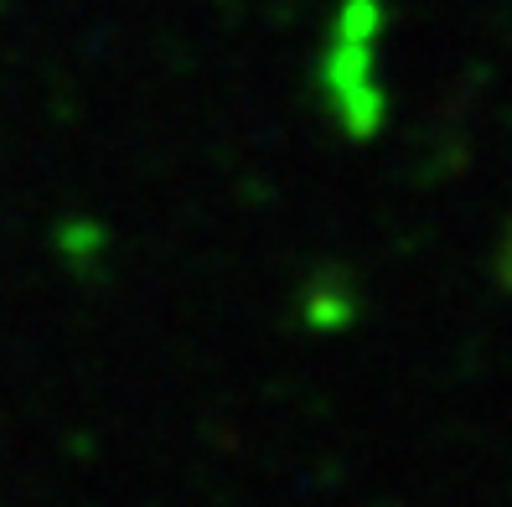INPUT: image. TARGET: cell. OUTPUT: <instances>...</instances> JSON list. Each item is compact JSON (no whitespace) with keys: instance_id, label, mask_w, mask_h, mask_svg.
<instances>
[{"instance_id":"obj_1","label":"cell","mask_w":512,"mask_h":507,"mask_svg":"<svg viewBox=\"0 0 512 507\" xmlns=\"http://www.w3.org/2000/svg\"><path fill=\"white\" fill-rule=\"evenodd\" d=\"M321 94L347 140H373L383 130V88L373 73V42L331 37L321 57Z\"/></svg>"},{"instance_id":"obj_2","label":"cell","mask_w":512,"mask_h":507,"mask_svg":"<svg viewBox=\"0 0 512 507\" xmlns=\"http://www.w3.org/2000/svg\"><path fill=\"white\" fill-rule=\"evenodd\" d=\"M300 321H306L311 332H342L352 321V295H347L342 275H316L300 290Z\"/></svg>"},{"instance_id":"obj_3","label":"cell","mask_w":512,"mask_h":507,"mask_svg":"<svg viewBox=\"0 0 512 507\" xmlns=\"http://www.w3.org/2000/svg\"><path fill=\"white\" fill-rule=\"evenodd\" d=\"M52 244H57V254H63L68 270H94V264L109 254V233L94 218H68L63 228H57Z\"/></svg>"},{"instance_id":"obj_4","label":"cell","mask_w":512,"mask_h":507,"mask_svg":"<svg viewBox=\"0 0 512 507\" xmlns=\"http://www.w3.org/2000/svg\"><path fill=\"white\" fill-rule=\"evenodd\" d=\"M378 26H383L378 0H342V11H337V37L342 42H378Z\"/></svg>"}]
</instances>
